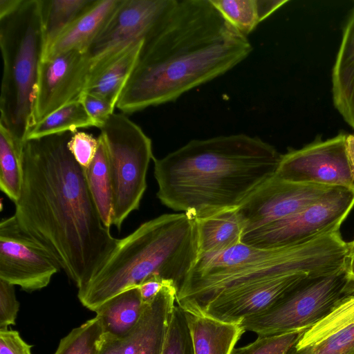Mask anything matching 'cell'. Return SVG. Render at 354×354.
<instances>
[{
    "label": "cell",
    "instance_id": "obj_13",
    "mask_svg": "<svg viewBox=\"0 0 354 354\" xmlns=\"http://www.w3.org/2000/svg\"><path fill=\"white\" fill-rule=\"evenodd\" d=\"M86 52L71 50L40 62L33 109L34 125L66 104L78 100L90 76Z\"/></svg>",
    "mask_w": 354,
    "mask_h": 354
},
{
    "label": "cell",
    "instance_id": "obj_29",
    "mask_svg": "<svg viewBox=\"0 0 354 354\" xmlns=\"http://www.w3.org/2000/svg\"><path fill=\"white\" fill-rule=\"evenodd\" d=\"M354 324V292L344 298L322 320L307 329L295 345L301 348L316 343Z\"/></svg>",
    "mask_w": 354,
    "mask_h": 354
},
{
    "label": "cell",
    "instance_id": "obj_6",
    "mask_svg": "<svg viewBox=\"0 0 354 354\" xmlns=\"http://www.w3.org/2000/svg\"><path fill=\"white\" fill-rule=\"evenodd\" d=\"M3 70L0 124L24 142L34 125L33 109L44 36L41 0H24L13 13L0 19Z\"/></svg>",
    "mask_w": 354,
    "mask_h": 354
},
{
    "label": "cell",
    "instance_id": "obj_34",
    "mask_svg": "<svg viewBox=\"0 0 354 354\" xmlns=\"http://www.w3.org/2000/svg\"><path fill=\"white\" fill-rule=\"evenodd\" d=\"M19 307L14 285L0 279V329L15 324Z\"/></svg>",
    "mask_w": 354,
    "mask_h": 354
},
{
    "label": "cell",
    "instance_id": "obj_31",
    "mask_svg": "<svg viewBox=\"0 0 354 354\" xmlns=\"http://www.w3.org/2000/svg\"><path fill=\"white\" fill-rule=\"evenodd\" d=\"M307 329L308 328L274 335H258L252 343L234 348L231 354H286Z\"/></svg>",
    "mask_w": 354,
    "mask_h": 354
},
{
    "label": "cell",
    "instance_id": "obj_14",
    "mask_svg": "<svg viewBox=\"0 0 354 354\" xmlns=\"http://www.w3.org/2000/svg\"><path fill=\"white\" fill-rule=\"evenodd\" d=\"M332 188L282 180L274 176L239 207L245 232L282 220L321 199Z\"/></svg>",
    "mask_w": 354,
    "mask_h": 354
},
{
    "label": "cell",
    "instance_id": "obj_27",
    "mask_svg": "<svg viewBox=\"0 0 354 354\" xmlns=\"http://www.w3.org/2000/svg\"><path fill=\"white\" fill-rule=\"evenodd\" d=\"M91 127H95V123L78 100L66 104L33 125L27 132L25 140L75 132L78 129Z\"/></svg>",
    "mask_w": 354,
    "mask_h": 354
},
{
    "label": "cell",
    "instance_id": "obj_26",
    "mask_svg": "<svg viewBox=\"0 0 354 354\" xmlns=\"http://www.w3.org/2000/svg\"><path fill=\"white\" fill-rule=\"evenodd\" d=\"M95 0H41L44 36L42 57L59 36Z\"/></svg>",
    "mask_w": 354,
    "mask_h": 354
},
{
    "label": "cell",
    "instance_id": "obj_41",
    "mask_svg": "<svg viewBox=\"0 0 354 354\" xmlns=\"http://www.w3.org/2000/svg\"><path fill=\"white\" fill-rule=\"evenodd\" d=\"M349 244V248H350V256L354 254V240L351 242V243H348Z\"/></svg>",
    "mask_w": 354,
    "mask_h": 354
},
{
    "label": "cell",
    "instance_id": "obj_12",
    "mask_svg": "<svg viewBox=\"0 0 354 354\" xmlns=\"http://www.w3.org/2000/svg\"><path fill=\"white\" fill-rule=\"evenodd\" d=\"M174 2L122 0L86 51L91 64V73L131 45L143 41Z\"/></svg>",
    "mask_w": 354,
    "mask_h": 354
},
{
    "label": "cell",
    "instance_id": "obj_25",
    "mask_svg": "<svg viewBox=\"0 0 354 354\" xmlns=\"http://www.w3.org/2000/svg\"><path fill=\"white\" fill-rule=\"evenodd\" d=\"M23 144L0 124V189L14 203L19 198L23 180Z\"/></svg>",
    "mask_w": 354,
    "mask_h": 354
},
{
    "label": "cell",
    "instance_id": "obj_4",
    "mask_svg": "<svg viewBox=\"0 0 354 354\" xmlns=\"http://www.w3.org/2000/svg\"><path fill=\"white\" fill-rule=\"evenodd\" d=\"M348 243L339 230L306 241L274 248L242 242L227 250L199 256L176 295L184 311L199 313L217 296L261 281L293 274L314 278L347 267Z\"/></svg>",
    "mask_w": 354,
    "mask_h": 354
},
{
    "label": "cell",
    "instance_id": "obj_16",
    "mask_svg": "<svg viewBox=\"0 0 354 354\" xmlns=\"http://www.w3.org/2000/svg\"><path fill=\"white\" fill-rule=\"evenodd\" d=\"M306 277L304 274H288L239 287L217 296L199 313L240 324L268 309Z\"/></svg>",
    "mask_w": 354,
    "mask_h": 354
},
{
    "label": "cell",
    "instance_id": "obj_3",
    "mask_svg": "<svg viewBox=\"0 0 354 354\" xmlns=\"http://www.w3.org/2000/svg\"><path fill=\"white\" fill-rule=\"evenodd\" d=\"M281 156L271 145L245 134L192 140L153 158L156 195L167 207L196 219L238 208L274 176Z\"/></svg>",
    "mask_w": 354,
    "mask_h": 354
},
{
    "label": "cell",
    "instance_id": "obj_11",
    "mask_svg": "<svg viewBox=\"0 0 354 354\" xmlns=\"http://www.w3.org/2000/svg\"><path fill=\"white\" fill-rule=\"evenodd\" d=\"M61 269L49 251L13 215L0 223V279L32 292L46 287Z\"/></svg>",
    "mask_w": 354,
    "mask_h": 354
},
{
    "label": "cell",
    "instance_id": "obj_15",
    "mask_svg": "<svg viewBox=\"0 0 354 354\" xmlns=\"http://www.w3.org/2000/svg\"><path fill=\"white\" fill-rule=\"evenodd\" d=\"M176 295L173 283L165 285L128 333L119 337L105 335L98 354H162Z\"/></svg>",
    "mask_w": 354,
    "mask_h": 354
},
{
    "label": "cell",
    "instance_id": "obj_23",
    "mask_svg": "<svg viewBox=\"0 0 354 354\" xmlns=\"http://www.w3.org/2000/svg\"><path fill=\"white\" fill-rule=\"evenodd\" d=\"M221 16L247 37L287 0H210Z\"/></svg>",
    "mask_w": 354,
    "mask_h": 354
},
{
    "label": "cell",
    "instance_id": "obj_38",
    "mask_svg": "<svg viewBox=\"0 0 354 354\" xmlns=\"http://www.w3.org/2000/svg\"><path fill=\"white\" fill-rule=\"evenodd\" d=\"M24 0H0V19L16 11Z\"/></svg>",
    "mask_w": 354,
    "mask_h": 354
},
{
    "label": "cell",
    "instance_id": "obj_24",
    "mask_svg": "<svg viewBox=\"0 0 354 354\" xmlns=\"http://www.w3.org/2000/svg\"><path fill=\"white\" fill-rule=\"evenodd\" d=\"M95 156L89 167L84 169L86 180L92 198L104 225H112L113 189L106 149L100 135Z\"/></svg>",
    "mask_w": 354,
    "mask_h": 354
},
{
    "label": "cell",
    "instance_id": "obj_22",
    "mask_svg": "<svg viewBox=\"0 0 354 354\" xmlns=\"http://www.w3.org/2000/svg\"><path fill=\"white\" fill-rule=\"evenodd\" d=\"M148 304L143 302L136 286L113 297L94 312L102 321L105 335L119 337L137 324Z\"/></svg>",
    "mask_w": 354,
    "mask_h": 354
},
{
    "label": "cell",
    "instance_id": "obj_8",
    "mask_svg": "<svg viewBox=\"0 0 354 354\" xmlns=\"http://www.w3.org/2000/svg\"><path fill=\"white\" fill-rule=\"evenodd\" d=\"M353 292L354 281L347 267L330 274L306 277L268 309L240 325L261 336L309 328Z\"/></svg>",
    "mask_w": 354,
    "mask_h": 354
},
{
    "label": "cell",
    "instance_id": "obj_20",
    "mask_svg": "<svg viewBox=\"0 0 354 354\" xmlns=\"http://www.w3.org/2000/svg\"><path fill=\"white\" fill-rule=\"evenodd\" d=\"M194 354H231L245 330L203 313L184 311Z\"/></svg>",
    "mask_w": 354,
    "mask_h": 354
},
{
    "label": "cell",
    "instance_id": "obj_9",
    "mask_svg": "<svg viewBox=\"0 0 354 354\" xmlns=\"http://www.w3.org/2000/svg\"><path fill=\"white\" fill-rule=\"evenodd\" d=\"M353 207L354 189L333 187L299 212L245 232L241 242L261 248L298 244L339 230Z\"/></svg>",
    "mask_w": 354,
    "mask_h": 354
},
{
    "label": "cell",
    "instance_id": "obj_1",
    "mask_svg": "<svg viewBox=\"0 0 354 354\" xmlns=\"http://www.w3.org/2000/svg\"><path fill=\"white\" fill-rule=\"evenodd\" d=\"M73 133L24 142L23 180L14 216L79 290L98 271L119 239L102 223L84 169L68 149Z\"/></svg>",
    "mask_w": 354,
    "mask_h": 354
},
{
    "label": "cell",
    "instance_id": "obj_28",
    "mask_svg": "<svg viewBox=\"0 0 354 354\" xmlns=\"http://www.w3.org/2000/svg\"><path fill=\"white\" fill-rule=\"evenodd\" d=\"M104 336L102 321L96 315L62 338L54 354H98Z\"/></svg>",
    "mask_w": 354,
    "mask_h": 354
},
{
    "label": "cell",
    "instance_id": "obj_17",
    "mask_svg": "<svg viewBox=\"0 0 354 354\" xmlns=\"http://www.w3.org/2000/svg\"><path fill=\"white\" fill-rule=\"evenodd\" d=\"M122 1V0H95L59 36L41 61L71 50L86 52Z\"/></svg>",
    "mask_w": 354,
    "mask_h": 354
},
{
    "label": "cell",
    "instance_id": "obj_32",
    "mask_svg": "<svg viewBox=\"0 0 354 354\" xmlns=\"http://www.w3.org/2000/svg\"><path fill=\"white\" fill-rule=\"evenodd\" d=\"M162 354H194L187 318L179 306L174 308Z\"/></svg>",
    "mask_w": 354,
    "mask_h": 354
},
{
    "label": "cell",
    "instance_id": "obj_21",
    "mask_svg": "<svg viewBox=\"0 0 354 354\" xmlns=\"http://www.w3.org/2000/svg\"><path fill=\"white\" fill-rule=\"evenodd\" d=\"M238 208L225 209L196 219L198 229V257L227 250L241 242L246 224Z\"/></svg>",
    "mask_w": 354,
    "mask_h": 354
},
{
    "label": "cell",
    "instance_id": "obj_30",
    "mask_svg": "<svg viewBox=\"0 0 354 354\" xmlns=\"http://www.w3.org/2000/svg\"><path fill=\"white\" fill-rule=\"evenodd\" d=\"M286 354H354V324L316 343L301 348L294 345Z\"/></svg>",
    "mask_w": 354,
    "mask_h": 354
},
{
    "label": "cell",
    "instance_id": "obj_37",
    "mask_svg": "<svg viewBox=\"0 0 354 354\" xmlns=\"http://www.w3.org/2000/svg\"><path fill=\"white\" fill-rule=\"evenodd\" d=\"M170 282L157 277H151L142 282L138 288L143 302L148 304L151 301L162 287Z\"/></svg>",
    "mask_w": 354,
    "mask_h": 354
},
{
    "label": "cell",
    "instance_id": "obj_35",
    "mask_svg": "<svg viewBox=\"0 0 354 354\" xmlns=\"http://www.w3.org/2000/svg\"><path fill=\"white\" fill-rule=\"evenodd\" d=\"M79 100L83 104L97 128L100 129L109 118L114 113L113 111L115 106L93 95L82 93Z\"/></svg>",
    "mask_w": 354,
    "mask_h": 354
},
{
    "label": "cell",
    "instance_id": "obj_7",
    "mask_svg": "<svg viewBox=\"0 0 354 354\" xmlns=\"http://www.w3.org/2000/svg\"><path fill=\"white\" fill-rule=\"evenodd\" d=\"M106 149L113 189L112 225L118 230L139 209L153 159L152 142L124 113H113L100 128Z\"/></svg>",
    "mask_w": 354,
    "mask_h": 354
},
{
    "label": "cell",
    "instance_id": "obj_40",
    "mask_svg": "<svg viewBox=\"0 0 354 354\" xmlns=\"http://www.w3.org/2000/svg\"><path fill=\"white\" fill-rule=\"evenodd\" d=\"M347 269L350 274V277L354 281V254L350 256L347 266Z\"/></svg>",
    "mask_w": 354,
    "mask_h": 354
},
{
    "label": "cell",
    "instance_id": "obj_18",
    "mask_svg": "<svg viewBox=\"0 0 354 354\" xmlns=\"http://www.w3.org/2000/svg\"><path fill=\"white\" fill-rule=\"evenodd\" d=\"M143 41L131 45L92 71L83 93L98 97L116 106L137 63Z\"/></svg>",
    "mask_w": 354,
    "mask_h": 354
},
{
    "label": "cell",
    "instance_id": "obj_36",
    "mask_svg": "<svg viewBox=\"0 0 354 354\" xmlns=\"http://www.w3.org/2000/svg\"><path fill=\"white\" fill-rule=\"evenodd\" d=\"M32 346L17 330L0 329V354H32Z\"/></svg>",
    "mask_w": 354,
    "mask_h": 354
},
{
    "label": "cell",
    "instance_id": "obj_10",
    "mask_svg": "<svg viewBox=\"0 0 354 354\" xmlns=\"http://www.w3.org/2000/svg\"><path fill=\"white\" fill-rule=\"evenodd\" d=\"M347 134L315 141L281 156L274 176L282 180L354 189Z\"/></svg>",
    "mask_w": 354,
    "mask_h": 354
},
{
    "label": "cell",
    "instance_id": "obj_5",
    "mask_svg": "<svg viewBox=\"0 0 354 354\" xmlns=\"http://www.w3.org/2000/svg\"><path fill=\"white\" fill-rule=\"evenodd\" d=\"M198 256L196 218L183 212L160 215L118 240L95 274L78 290V298L95 311L116 295L153 277L171 281L178 293Z\"/></svg>",
    "mask_w": 354,
    "mask_h": 354
},
{
    "label": "cell",
    "instance_id": "obj_19",
    "mask_svg": "<svg viewBox=\"0 0 354 354\" xmlns=\"http://www.w3.org/2000/svg\"><path fill=\"white\" fill-rule=\"evenodd\" d=\"M333 103L354 129V10L345 26L332 75Z\"/></svg>",
    "mask_w": 354,
    "mask_h": 354
},
{
    "label": "cell",
    "instance_id": "obj_39",
    "mask_svg": "<svg viewBox=\"0 0 354 354\" xmlns=\"http://www.w3.org/2000/svg\"><path fill=\"white\" fill-rule=\"evenodd\" d=\"M347 151L354 176V134L348 135Z\"/></svg>",
    "mask_w": 354,
    "mask_h": 354
},
{
    "label": "cell",
    "instance_id": "obj_2",
    "mask_svg": "<svg viewBox=\"0 0 354 354\" xmlns=\"http://www.w3.org/2000/svg\"><path fill=\"white\" fill-rule=\"evenodd\" d=\"M252 50L210 0H175L144 39L116 107L133 113L174 102L231 70Z\"/></svg>",
    "mask_w": 354,
    "mask_h": 354
},
{
    "label": "cell",
    "instance_id": "obj_33",
    "mask_svg": "<svg viewBox=\"0 0 354 354\" xmlns=\"http://www.w3.org/2000/svg\"><path fill=\"white\" fill-rule=\"evenodd\" d=\"M98 144V138L84 131H77L72 133L67 147L77 163L83 169H86L95 156Z\"/></svg>",
    "mask_w": 354,
    "mask_h": 354
}]
</instances>
